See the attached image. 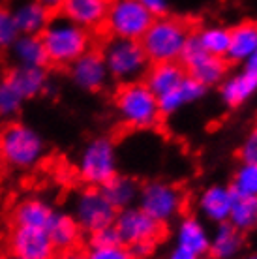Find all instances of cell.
I'll return each mask as SVG.
<instances>
[{
	"instance_id": "cell-1",
	"label": "cell",
	"mask_w": 257,
	"mask_h": 259,
	"mask_svg": "<svg viewBox=\"0 0 257 259\" xmlns=\"http://www.w3.org/2000/svg\"><path fill=\"white\" fill-rule=\"evenodd\" d=\"M47 139L25 120H10L0 128V163L4 167L26 173L39 167L47 158Z\"/></svg>"
},
{
	"instance_id": "cell-2",
	"label": "cell",
	"mask_w": 257,
	"mask_h": 259,
	"mask_svg": "<svg viewBox=\"0 0 257 259\" xmlns=\"http://www.w3.org/2000/svg\"><path fill=\"white\" fill-rule=\"evenodd\" d=\"M39 38L44 41L49 66L60 70H66L73 60L94 47L92 32L71 23L60 13L53 15Z\"/></svg>"
},
{
	"instance_id": "cell-3",
	"label": "cell",
	"mask_w": 257,
	"mask_h": 259,
	"mask_svg": "<svg viewBox=\"0 0 257 259\" xmlns=\"http://www.w3.org/2000/svg\"><path fill=\"white\" fill-rule=\"evenodd\" d=\"M118 120L130 130H152L161 120L158 98L143 81L120 84L113 98Z\"/></svg>"
},
{
	"instance_id": "cell-4",
	"label": "cell",
	"mask_w": 257,
	"mask_h": 259,
	"mask_svg": "<svg viewBox=\"0 0 257 259\" xmlns=\"http://www.w3.org/2000/svg\"><path fill=\"white\" fill-rule=\"evenodd\" d=\"M109 79L118 84L143 81L150 68L147 53L137 39L107 38L100 47Z\"/></svg>"
},
{
	"instance_id": "cell-5",
	"label": "cell",
	"mask_w": 257,
	"mask_h": 259,
	"mask_svg": "<svg viewBox=\"0 0 257 259\" xmlns=\"http://www.w3.org/2000/svg\"><path fill=\"white\" fill-rule=\"evenodd\" d=\"M192 34V26L186 21L161 15L154 17L152 25L139 39L143 51L147 53L150 64H161V62H179L180 51L184 47V41Z\"/></svg>"
},
{
	"instance_id": "cell-6",
	"label": "cell",
	"mask_w": 257,
	"mask_h": 259,
	"mask_svg": "<svg viewBox=\"0 0 257 259\" xmlns=\"http://www.w3.org/2000/svg\"><path fill=\"white\" fill-rule=\"evenodd\" d=\"M75 173L84 186L102 188L118 173V149L109 136H96L84 143L75 158Z\"/></svg>"
},
{
	"instance_id": "cell-7",
	"label": "cell",
	"mask_w": 257,
	"mask_h": 259,
	"mask_svg": "<svg viewBox=\"0 0 257 259\" xmlns=\"http://www.w3.org/2000/svg\"><path fill=\"white\" fill-rule=\"evenodd\" d=\"M154 15L139 0H109L103 28L109 38L139 39L152 25Z\"/></svg>"
},
{
	"instance_id": "cell-8",
	"label": "cell",
	"mask_w": 257,
	"mask_h": 259,
	"mask_svg": "<svg viewBox=\"0 0 257 259\" xmlns=\"http://www.w3.org/2000/svg\"><path fill=\"white\" fill-rule=\"evenodd\" d=\"M70 214L75 218L81 231L90 235L102 227L113 226L116 208L107 201V197L103 195L100 188L83 186L75 192L73 199H71Z\"/></svg>"
},
{
	"instance_id": "cell-9",
	"label": "cell",
	"mask_w": 257,
	"mask_h": 259,
	"mask_svg": "<svg viewBox=\"0 0 257 259\" xmlns=\"http://www.w3.org/2000/svg\"><path fill=\"white\" fill-rule=\"evenodd\" d=\"M184 194L179 186L165 181H148L141 184L137 207L160 224L175 220L184 208Z\"/></svg>"
},
{
	"instance_id": "cell-10",
	"label": "cell",
	"mask_w": 257,
	"mask_h": 259,
	"mask_svg": "<svg viewBox=\"0 0 257 259\" xmlns=\"http://www.w3.org/2000/svg\"><path fill=\"white\" fill-rule=\"evenodd\" d=\"M113 227L116 229L118 240L124 246H132L135 242H143V240L158 242V239L163 235V224L150 218L137 205L116 210Z\"/></svg>"
},
{
	"instance_id": "cell-11",
	"label": "cell",
	"mask_w": 257,
	"mask_h": 259,
	"mask_svg": "<svg viewBox=\"0 0 257 259\" xmlns=\"http://www.w3.org/2000/svg\"><path fill=\"white\" fill-rule=\"evenodd\" d=\"M68 77L71 84L81 92L87 94H96L102 92L107 84H109V73L105 68V62L102 59L100 49H89L83 53L79 59H75L68 68Z\"/></svg>"
},
{
	"instance_id": "cell-12",
	"label": "cell",
	"mask_w": 257,
	"mask_h": 259,
	"mask_svg": "<svg viewBox=\"0 0 257 259\" xmlns=\"http://www.w3.org/2000/svg\"><path fill=\"white\" fill-rule=\"evenodd\" d=\"M8 252L25 259H53L57 250L45 229L13 226L8 235Z\"/></svg>"
},
{
	"instance_id": "cell-13",
	"label": "cell",
	"mask_w": 257,
	"mask_h": 259,
	"mask_svg": "<svg viewBox=\"0 0 257 259\" xmlns=\"http://www.w3.org/2000/svg\"><path fill=\"white\" fill-rule=\"evenodd\" d=\"M8 81L15 87V91L25 98V102H32L45 96L51 89V73L47 66H15L4 73Z\"/></svg>"
},
{
	"instance_id": "cell-14",
	"label": "cell",
	"mask_w": 257,
	"mask_h": 259,
	"mask_svg": "<svg viewBox=\"0 0 257 259\" xmlns=\"http://www.w3.org/2000/svg\"><path fill=\"white\" fill-rule=\"evenodd\" d=\"M107 10L109 0H64L58 13L84 30L96 32L103 28Z\"/></svg>"
},
{
	"instance_id": "cell-15",
	"label": "cell",
	"mask_w": 257,
	"mask_h": 259,
	"mask_svg": "<svg viewBox=\"0 0 257 259\" xmlns=\"http://www.w3.org/2000/svg\"><path fill=\"white\" fill-rule=\"evenodd\" d=\"M233 201H235V192L231 186L225 184H212L205 188L197 197V208L203 218H206L212 224H222L229 220Z\"/></svg>"
},
{
	"instance_id": "cell-16",
	"label": "cell",
	"mask_w": 257,
	"mask_h": 259,
	"mask_svg": "<svg viewBox=\"0 0 257 259\" xmlns=\"http://www.w3.org/2000/svg\"><path fill=\"white\" fill-rule=\"evenodd\" d=\"M206 91H208V89H206L205 84H201L199 81L193 79L192 75H186V77L182 79V83H180L173 92H169L165 96L158 98V107H160L161 117L177 115L182 107L203 100Z\"/></svg>"
},
{
	"instance_id": "cell-17",
	"label": "cell",
	"mask_w": 257,
	"mask_h": 259,
	"mask_svg": "<svg viewBox=\"0 0 257 259\" xmlns=\"http://www.w3.org/2000/svg\"><path fill=\"white\" fill-rule=\"evenodd\" d=\"M45 231L49 235V239H51L57 252L79 248L84 235L81 231V227L77 226L75 218L70 212H62V210H57L53 214L51 222H49V226L45 227Z\"/></svg>"
},
{
	"instance_id": "cell-18",
	"label": "cell",
	"mask_w": 257,
	"mask_h": 259,
	"mask_svg": "<svg viewBox=\"0 0 257 259\" xmlns=\"http://www.w3.org/2000/svg\"><path fill=\"white\" fill-rule=\"evenodd\" d=\"M257 94V71L242 70L225 77L220 84V98L227 107H238Z\"/></svg>"
},
{
	"instance_id": "cell-19",
	"label": "cell",
	"mask_w": 257,
	"mask_h": 259,
	"mask_svg": "<svg viewBox=\"0 0 257 259\" xmlns=\"http://www.w3.org/2000/svg\"><path fill=\"white\" fill-rule=\"evenodd\" d=\"M57 208L53 207L49 201L39 199V197H26L21 199L12 210L13 226H25V227H39L45 229L51 222L53 214Z\"/></svg>"
},
{
	"instance_id": "cell-20",
	"label": "cell",
	"mask_w": 257,
	"mask_h": 259,
	"mask_svg": "<svg viewBox=\"0 0 257 259\" xmlns=\"http://www.w3.org/2000/svg\"><path fill=\"white\" fill-rule=\"evenodd\" d=\"M186 75V70L179 62H161V64H150L143 83L147 84L148 91L156 98H161L173 92Z\"/></svg>"
},
{
	"instance_id": "cell-21",
	"label": "cell",
	"mask_w": 257,
	"mask_h": 259,
	"mask_svg": "<svg viewBox=\"0 0 257 259\" xmlns=\"http://www.w3.org/2000/svg\"><path fill=\"white\" fill-rule=\"evenodd\" d=\"M12 13L19 34H36V36L44 32L53 17V13L36 0H17L12 8Z\"/></svg>"
},
{
	"instance_id": "cell-22",
	"label": "cell",
	"mask_w": 257,
	"mask_h": 259,
	"mask_svg": "<svg viewBox=\"0 0 257 259\" xmlns=\"http://www.w3.org/2000/svg\"><path fill=\"white\" fill-rule=\"evenodd\" d=\"M177 244L193 252L197 257L208 253V244H210V235L206 231L205 224L193 216H182L177 226Z\"/></svg>"
},
{
	"instance_id": "cell-23",
	"label": "cell",
	"mask_w": 257,
	"mask_h": 259,
	"mask_svg": "<svg viewBox=\"0 0 257 259\" xmlns=\"http://www.w3.org/2000/svg\"><path fill=\"white\" fill-rule=\"evenodd\" d=\"M103 195L107 197L111 205L116 210L128 208L132 205H137V197H139V190H141V182L132 175H124V173H116L113 179L103 184L102 188Z\"/></svg>"
},
{
	"instance_id": "cell-24",
	"label": "cell",
	"mask_w": 257,
	"mask_h": 259,
	"mask_svg": "<svg viewBox=\"0 0 257 259\" xmlns=\"http://www.w3.org/2000/svg\"><path fill=\"white\" fill-rule=\"evenodd\" d=\"M8 55L15 66H47L49 68L44 41L36 34H19L12 47L8 49Z\"/></svg>"
},
{
	"instance_id": "cell-25",
	"label": "cell",
	"mask_w": 257,
	"mask_h": 259,
	"mask_svg": "<svg viewBox=\"0 0 257 259\" xmlns=\"http://www.w3.org/2000/svg\"><path fill=\"white\" fill-rule=\"evenodd\" d=\"M244 233H240L237 227L231 226L229 222L216 224L214 233L210 235V244L208 253L214 259H233L237 257L242 246H244Z\"/></svg>"
},
{
	"instance_id": "cell-26",
	"label": "cell",
	"mask_w": 257,
	"mask_h": 259,
	"mask_svg": "<svg viewBox=\"0 0 257 259\" xmlns=\"http://www.w3.org/2000/svg\"><path fill=\"white\" fill-rule=\"evenodd\" d=\"M257 49V23H240L231 28V41L225 60L229 64H244Z\"/></svg>"
},
{
	"instance_id": "cell-27",
	"label": "cell",
	"mask_w": 257,
	"mask_h": 259,
	"mask_svg": "<svg viewBox=\"0 0 257 259\" xmlns=\"http://www.w3.org/2000/svg\"><path fill=\"white\" fill-rule=\"evenodd\" d=\"M227 70H229V62L227 60L208 55L203 62H199L195 68L188 71V75L197 79L201 84H205L206 89H212V87H220L222 81L227 77Z\"/></svg>"
},
{
	"instance_id": "cell-28",
	"label": "cell",
	"mask_w": 257,
	"mask_h": 259,
	"mask_svg": "<svg viewBox=\"0 0 257 259\" xmlns=\"http://www.w3.org/2000/svg\"><path fill=\"white\" fill-rule=\"evenodd\" d=\"M227 222L237 227L240 233H248V231L257 229V197L235 195Z\"/></svg>"
},
{
	"instance_id": "cell-29",
	"label": "cell",
	"mask_w": 257,
	"mask_h": 259,
	"mask_svg": "<svg viewBox=\"0 0 257 259\" xmlns=\"http://www.w3.org/2000/svg\"><path fill=\"white\" fill-rule=\"evenodd\" d=\"M197 38H199L201 46L205 47V51L210 57H220L225 59V55L229 51V41H231V30L225 26H205L197 30Z\"/></svg>"
},
{
	"instance_id": "cell-30",
	"label": "cell",
	"mask_w": 257,
	"mask_h": 259,
	"mask_svg": "<svg viewBox=\"0 0 257 259\" xmlns=\"http://www.w3.org/2000/svg\"><path fill=\"white\" fill-rule=\"evenodd\" d=\"M25 104V98L15 91V87L8 81L6 75L0 77V122H10L19 118Z\"/></svg>"
},
{
	"instance_id": "cell-31",
	"label": "cell",
	"mask_w": 257,
	"mask_h": 259,
	"mask_svg": "<svg viewBox=\"0 0 257 259\" xmlns=\"http://www.w3.org/2000/svg\"><path fill=\"white\" fill-rule=\"evenodd\" d=\"M231 190L240 197H257V165L240 163L231 181Z\"/></svg>"
},
{
	"instance_id": "cell-32",
	"label": "cell",
	"mask_w": 257,
	"mask_h": 259,
	"mask_svg": "<svg viewBox=\"0 0 257 259\" xmlns=\"http://www.w3.org/2000/svg\"><path fill=\"white\" fill-rule=\"evenodd\" d=\"M208 57V53L205 51V47L201 46L199 38H197V32H193L188 36V39L184 41V47H182V51H180V57H179V64L186 70V73L192 68L203 62V60Z\"/></svg>"
},
{
	"instance_id": "cell-33",
	"label": "cell",
	"mask_w": 257,
	"mask_h": 259,
	"mask_svg": "<svg viewBox=\"0 0 257 259\" xmlns=\"http://www.w3.org/2000/svg\"><path fill=\"white\" fill-rule=\"evenodd\" d=\"M17 36H19V30L13 19L12 8L0 4V51L8 53Z\"/></svg>"
},
{
	"instance_id": "cell-34",
	"label": "cell",
	"mask_w": 257,
	"mask_h": 259,
	"mask_svg": "<svg viewBox=\"0 0 257 259\" xmlns=\"http://www.w3.org/2000/svg\"><path fill=\"white\" fill-rule=\"evenodd\" d=\"M87 259H134L128 246L111 244V246H89L84 250Z\"/></svg>"
},
{
	"instance_id": "cell-35",
	"label": "cell",
	"mask_w": 257,
	"mask_h": 259,
	"mask_svg": "<svg viewBox=\"0 0 257 259\" xmlns=\"http://www.w3.org/2000/svg\"><path fill=\"white\" fill-rule=\"evenodd\" d=\"M240 163H253L257 165V128H253L238 149Z\"/></svg>"
},
{
	"instance_id": "cell-36",
	"label": "cell",
	"mask_w": 257,
	"mask_h": 259,
	"mask_svg": "<svg viewBox=\"0 0 257 259\" xmlns=\"http://www.w3.org/2000/svg\"><path fill=\"white\" fill-rule=\"evenodd\" d=\"M111 244H120L116 229L113 226L102 227L89 235V246H111Z\"/></svg>"
},
{
	"instance_id": "cell-37",
	"label": "cell",
	"mask_w": 257,
	"mask_h": 259,
	"mask_svg": "<svg viewBox=\"0 0 257 259\" xmlns=\"http://www.w3.org/2000/svg\"><path fill=\"white\" fill-rule=\"evenodd\" d=\"M128 248L130 252H132V255H134V259H147L150 253L154 252L156 242H152V240H143V242H135V244H132Z\"/></svg>"
},
{
	"instance_id": "cell-38",
	"label": "cell",
	"mask_w": 257,
	"mask_h": 259,
	"mask_svg": "<svg viewBox=\"0 0 257 259\" xmlns=\"http://www.w3.org/2000/svg\"><path fill=\"white\" fill-rule=\"evenodd\" d=\"M154 17L169 15V0H139Z\"/></svg>"
},
{
	"instance_id": "cell-39",
	"label": "cell",
	"mask_w": 257,
	"mask_h": 259,
	"mask_svg": "<svg viewBox=\"0 0 257 259\" xmlns=\"http://www.w3.org/2000/svg\"><path fill=\"white\" fill-rule=\"evenodd\" d=\"M167 259H199V257H197L193 252H190V250H186V248H182L177 244V246L169 252Z\"/></svg>"
},
{
	"instance_id": "cell-40",
	"label": "cell",
	"mask_w": 257,
	"mask_h": 259,
	"mask_svg": "<svg viewBox=\"0 0 257 259\" xmlns=\"http://www.w3.org/2000/svg\"><path fill=\"white\" fill-rule=\"evenodd\" d=\"M53 259H87V253L79 248H73V250H64V252H57Z\"/></svg>"
},
{
	"instance_id": "cell-41",
	"label": "cell",
	"mask_w": 257,
	"mask_h": 259,
	"mask_svg": "<svg viewBox=\"0 0 257 259\" xmlns=\"http://www.w3.org/2000/svg\"><path fill=\"white\" fill-rule=\"evenodd\" d=\"M36 2L41 4L45 10H49L53 15L60 12V8H62V4H64V0H36Z\"/></svg>"
},
{
	"instance_id": "cell-42",
	"label": "cell",
	"mask_w": 257,
	"mask_h": 259,
	"mask_svg": "<svg viewBox=\"0 0 257 259\" xmlns=\"http://www.w3.org/2000/svg\"><path fill=\"white\" fill-rule=\"evenodd\" d=\"M244 70H250V71H257V49H255V53H253V55H251L250 59L246 60L244 64Z\"/></svg>"
},
{
	"instance_id": "cell-43",
	"label": "cell",
	"mask_w": 257,
	"mask_h": 259,
	"mask_svg": "<svg viewBox=\"0 0 257 259\" xmlns=\"http://www.w3.org/2000/svg\"><path fill=\"white\" fill-rule=\"evenodd\" d=\"M0 259H25V257H21V255H17V253H13V252H6L0 255Z\"/></svg>"
},
{
	"instance_id": "cell-44",
	"label": "cell",
	"mask_w": 257,
	"mask_h": 259,
	"mask_svg": "<svg viewBox=\"0 0 257 259\" xmlns=\"http://www.w3.org/2000/svg\"><path fill=\"white\" fill-rule=\"evenodd\" d=\"M244 259H257V253H251V255H248V257H244Z\"/></svg>"
}]
</instances>
